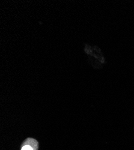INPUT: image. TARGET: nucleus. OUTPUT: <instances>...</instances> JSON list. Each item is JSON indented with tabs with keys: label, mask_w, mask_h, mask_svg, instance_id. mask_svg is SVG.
I'll return each mask as SVG.
<instances>
[{
	"label": "nucleus",
	"mask_w": 134,
	"mask_h": 150,
	"mask_svg": "<svg viewBox=\"0 0 134 150\" xmlns=\"http://www.w3.org/2000/svg\"><path fill=\"white\" fill-rule=\"evenodd\" d=\"M23 145H29L32 147L34 150H38L39 147L38 142L33 138H27V139H26L22 143V146Z\"/></svg>",
	"instance_id": "nucleus-1"
},
{
	"label": "nucleus",
	"mask_w": 134,
	"mask_h": 150,
	"mask_svg": "<svg viewBox=\"0 0 134 150\" xmlns=\"http://www.w3.org/2000/svg\"><path fill=\"white\" fill-rule=\"evenodd\" d=\"M21 150H34L32 147L29 145H23L22 146Z\"/></svg>",
	"instance_id": "nucleus-2"
}]
</instances>
